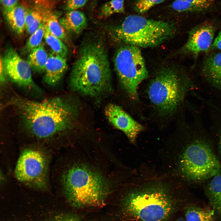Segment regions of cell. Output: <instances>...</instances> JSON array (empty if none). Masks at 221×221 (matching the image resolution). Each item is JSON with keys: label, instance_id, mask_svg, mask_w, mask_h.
Here are the masks:
<instances>
[{"label": "cell", "instance_id": "cell-1", "mask_svg": "<svg viewBox=\"0 0 221 221\" xmlns=\"http://www.w3.org/2000/svg\"><path fill=\"white\" fill-rule=\"evenodd\" d=\"M90 158L73 157L65 164L60 175L61 189L76 207L101 205L115 189V180L109 172Z\"/></svg>", "mask_w": 221, "mask_h": 221}, {"label": "cell", "instance_id": "cell-2", "mask_svg": "<svg viewBox=\"0 0 221 221\" xmlns=\"http://www.w3.org/2000/svg\"><path fill=\"white\" fill-rule=\"evenodd\" d=\"M8 104L19 111L27 134L46 143L56 141L69 130L76 116L74 106L61 97L38 102L15 95Z\"/></svg>", "mask_w": 221, "mask_h": 221}, {"label": "cell", "instance_id": "cell-3", "mask_svg": "<svg viewBox=\"0 0 221 221\" xmlns=\"http://www.w3.org/2000/svg\"><path fill=\"white\" fill-rule=\"evenodd\" d=\"M70 86L74 91L96 97L112 91L111 76L103 42L92 38L83 42L71 70Z\"/></svg>", "mask_w": 221, "mask_h": 221}, {"label": "cell", "instance_id": "cell-4", "mask_svg": "<svg viewBox=\"0 0 221 221\" xmlns=\"http://www.w3.org/2000/svg\"><path fill=\"white\" fill-rule=\"evenodd\" d=\"M168 189L154 184L129 192L123 200L126 214L134 221H165L177 208Z\"/></svg>", "mask_w": 221, "mask_h": 221}, {"label": "cell", "instance_id": "cell-5", "mask_svg": "<svg viewBox=\"0 0 221 221\" xmlns=\"http://www.w3.org/2000/svg\"><path fill=\"white\" fill-rule=\"evenodd\" d=\"M191 83L186 76L175 68L165 67L157 72L148 91L150 101L160 116L169 117L175 113Z\"/></svg>", "mask_w": 221, "mask_h": 221}, {"label": "cell", "instance_id": "cell-6", "mask_svg": "<svg viewBox=\"0 0 221 221\" xmlns=\"http://www.w3.org/2000/svg\"><path fill=\"white\" fill-rule=\"evenodd\" d=\"M176 29L172 22L147 19L137 15L127 17L113 30L117 40L138 47L157 46L175 34Z\"/></svg>", "mask_w": 221, "mask_h": 221}, {"label": "cell", "instance_id": "cell-7", "mask_svg": "<svg viewBox=\"0 0 221 221\" xmlns=\"http://www.w3.org/2000/svg\"><path fill=\"white\" fill-rule=\"evenodd\" d=\"M179 167L184 176L194 181L212 178L221 169L210 145L199 137L193 139L185 146L180 156Z\"/></svg>", "mask_w": 221, "mask_h": 221}, {"label": "cell", "instance_id": "cell-8", "mask_svg": "<svg viewBox=\"0 0 221 221\" xmlns=\"http://www.w3.org/2000/svg\"><path fill=\"white\" fill-rule=\"evenodd\" d=\"M114 63L123 87L131 98L136 99L138 85L148 76L145 62L138 47L130 45L121 47L116 53Z\"/></svg>", "mask_w": 221, "mask_h": 221}, {"label": "cell", "instance_id": "cell-9", "mask_svg": "<svg viewBox=\"0 0 221 221\" xmlns=\"http://www.w3.org/2000/svg\"><path fill=\"white\" fill-rule=\"evenodd\" d=\"M49 155L39 147H28L21 153L15 169L17 180L30 188L44 190L48 187Z\"/></svg>", "mask_w": 221, "mask_h": 221}, {"label": "cell", "instance_id": "cell-10", "mask_svg": "<svg viewBox=\"0 0 221 221\" xmlns=\"http://www.w3.org/2000/svg\"><path fill=\"white\" fill-rule=\"evenodd\" d=\"M6 76L18 85L41 91L33 80L31 68L12 47L9 48L2 58Z\"/></svg>", "mask_w": 221, "mask_h": 221}, {"label": "cell", "instance_id": "cell-11", "mask_svg": "<svg viewBox=\"0 0 221 221\" xmlns=\"http://www.w3.org/2000/svg\"><path fill=\"white\" fill-rule=\"evenodd\" d=\"M216 28L214 24L204 22L190 30L188 40L182 48L184 53L190 54L196 58L202 52L210 49Z\"/></svg>", "mask_w": 221, "mask_h": 221}, {"label": "cell", "instance_id": "cell-12", "mask_svg": "<svg viewBox=\"0 0 221 221\" xmlns=\"http://www.w3.org/2000/svg\"><path fill=\"white\" fill-rule=\"evenodd\" d=\"M105 115L115 127L123 131L132 142L143 129V126L134 120L120 107L110 104L105 109Z\"/></svg>", "mask_w": 221, "mask_h": 221}, {"label": "cell", "instance_id": "cell-13", "mask_svg": "<svg viewBox=\"0 0 221 221\" xmlns=\"http://www.w3.org/2000/svg\"><path fill=\"white\" fill-rule=\"evenodd\" d=\"M201 72L209 83L221 91V52H213L206 57L202 64Z\"/></svg>", "mask_w": 221, "mask_h": 221}, {"label": "cell", "instance_id": "cell-14", "mask_svg": "<svg viewBox=\"0 0 221 221\" xmlns=\"http://www.w3.org/2000/svg\"><path fill=\"white\" fill-rule=\"evenodd\" d=\"M68 68L66 58L53 52L48 57L44 76L48 84L54 86L60 80Z\"/></svg>", "mask_w": 221, "mask_h": 221}, {"label": "cell", "instance_id": "cell-15", "mask_svg": "<svg viewBox=\"0 0 221 221\" xmlns=\"http://www.w3.org/2000/svg\"><path fill=\"white\" fill-rule=\"evenodd\" d=\"M59 21L66 31L76 34L80 33L87 24L84 14L76 10L68 11Z\"/></svg>", "mask_w": 221, "mask_h": 221}, {"label": "cell", "instance_id": "cell-16", "mask_svg": "<svg viewBox=\"0 0 221 221\" xmlns=\"http://www.w3.org/2000/svg\"><path fill=\"white\" fill-rule=\"evenodd\" d=\"M26 10L23 6L18 4L12 8L3 10L4 15L7 23L17 34H21L25 29Z\"/></svg>", "mask_w": 221, "mask_h": 221}, {"label": "cell", "instance_id": "cell-17", "mask_svg": "<svg viewBox=\"0 0 221 221\" xmlns=\"http://www.w3.org/2000/svg\"><path fill=\"white\" fill-rule=\"evenodd\" d=\"M206 194L211 209L221 221V175L214 176L208 184Z\"/></svg>", "mask_w": 221, "mask_h": 221}, {"label": "cell", "instance_id": "cell-18", "mask_svg": "<svg viewBox=\"0 0 221 221\" xmlns=\"http://www.w3.org/2000/svg\"><path fill=\"white\" fill-rule=\"evenodd\" d=\"M186 221H217L214 211L194 205L187 206L185 209Z\"/></svg>", "mask_w": 221, "mask_h": 221}, {"label": "cell", "instance_id": "cell-19", "mask_svg": "<svg viewBox=\"0 0 221 221\" xmlns=\"http://www.w3.org/2000/svg\"><path fill=\"white\" fill-rule=\"evenodd\" d=\"M48 57L43 45L41 44L29 52L27 61L33 71L42 73L45 71Z\"/></svg>", "mask_w": 221, "mask_h": 221}, {"label": "cell", "instance_id": "cell-20", "mask_svg": "<svg viewBox=\"0 0 221 221\" xmlns=\"http://www.w3.org/2000/svg\"><path fill=\"white\" fill-rule=\"evenodd\" d=\"M43 22L53 35L61 40L66 39V31L60 24L57 16L49 11L44 12Z\"/></svg>", "mask_w": 221, "mask_h": 221}, {"label": "cell", "instance_id": "cell-21", "mask_svg": "<svg viewBox=\"0 0 221 221\" xmlns=\"http://www.w3.org/2000/svg\"><path fill=\"white\" fill-rule=\"evenodd\" d=\"M44 37L46 42L52 51L57 55L66 58L68 54V49L61 39L51 33L45 27Z\"/></svg>", "mask_w": 221, "mask_h": 221}, {"label": "cell", "instance_id": "cell-22", "mask_svg": "<svg viewBox=\"0 0 221 221\" xmlns=\"http://www.w3.org/2000/svg\"><path fill=\"white\" fill-rule=\"evenodd\" d=\"M124 0H110L106 2L101 7L100 15L103 17L109 16L116 13L124 11Z\"/></svg>", "mask_w": 221, "mask_h": 221}, {"label": "cell", "instance_id": "cell-23", "mask_svg": "<svg viewBox=\"0 0 221 221\" xmlns=\"http://www.w3.org/2000/svg\"><path fill=\"white\" fill-rule=\"evenodd\" d=\"M45 32V26L43 22L37 30L31 34L28 39L25 48L26 52H29L41 45Z\"/></svg>", "mask_w": 221, "mask_h": 221}, {"label": "cell", "instance_id": "cell-24", "mask_svg": "<svg viewBox=\"0 0 221 221\" xmlns=\"http://www.w3.org/2000/svg\"><path fill=\"white\" fill-rule=\"evenodd\" d=\"M172 7L179 12H198L205 10L201 6L182 0H175Z\"/></svg>", "mask_w": 221, "mask_h": 221}, {"label": "cell", "instance_id": "cell-25", "mask_svg": "<svg viewBox=\"0 0 221 221\" xmlns=\"http://www.w3.org/2000/svg\"><path fill=\"white\" fill-rule=\"evenodd\" d=\"M165 0H137L134 10L138 14L145 13L154 6L160 4Z\"/></svg>", "mask_w": 221, "mask_h": 221}, {"label": "cell", "instance_id": "cell-26", "mask_svg": "<svg viewBox=\"0 0 221 221\" xmlns=\"http://www.w3.org/2000/svg\"><path fill=\"white\" fill-rule=\"evenodd\" d=\"M44 12L39 14L25 29L27 33L32 34L38 28L43 21Z\"/></svg>", "mask_w": 221, "mask_h": 221}, {"label": "cell", "instance_id": "cell-27", "mask_svg": "<svg viewBox=\"0 0 221 221\" xmlns=\"http://www.w3.org/2000/svg\"><path fill=\"white\" fill-rule=\"evenodd\" d=\"M88 0H67L66 9L68 11L76 10L83 6Z\"/></svg>", "mask_w": 221, "mask_h": 221}, {"label": "cell", "instance_id": "cell-28", "mask_svg": "<svg viewBox=\"0 0 221 221\" xmlns=\"http://www.w3.org/2000/svg\"><path fill=\"white\" fill-rule=\"evenodd\" d=\"M41 13V11L36 10H26L25 19V29L32 21Z\"/></svg>", "mask_w": 221, "mask_h": 221}, {"label": "cell", "instance_id": "cell-29", "mask_svg": "<svg viewBox=\"0 0 221 221\" xmlns=\"http://www.w3.org/2000/svg\"><path fill=\"white\" fill-rule=\"evenodd\" d=\"M201 6L205 10L209 7L213 3L214 0H182Z\"/></svg>", "mask_w": 221, "mask_h": 221}, {"label": "cell", "instance_id": "cell-30", "mask_svg": "<svg viewBox=\"0 0 221 221\" xmlns=\"http://www.w3.org/2000/svg\"><path fill=\"white\" fill-rule=\"evenodd\" d=\"M19 0H0L3 9L6 10L12 8L18 4Z\"/></svg>", "mask_w": 221, "mask_h": 221}, {"label": "cell", "instance_id": "cell-31", "mask_svg": "<svg viewBox=\"0 0 221 221\" xmlns=\"http://www.w3.org/2000/svg\"><path fill=\"white\" fill-rule=\"evenodd\" d=\"M214 49L221 50V31L219 32L213 42L210 50Z\"/></svg>", "mask_w": 221, "mask_h": 221}, {"label": "cell", "instance_id": "cell-32", "mask_svg": "<svg viewBox=\"0 0 221 221\" xmlns=\"http://www.w3.org/2000/svg\"><path fill=\"white\" fill-rule=\"evenodd\" d=\"M54 221H80L79 218L74 215H67L58 218Z\"/></svg>", "mask_w": 221, "mask_h": 221}, {"label": "cell", "instance_id": "cell-33", "mask_svg": "<svg viewBox=\"0 0 221 221\" xmlns=\"http://www.w3.org/2000/svg\"><path fill=\"white\" fill-rule=\"evenodd\" d=\"M0 79L1 82L3 83L6 80V78L7 77L6 75L5 70L3 66L2 58L1 57L0 59Z\"/></svg>", "mask_w": 221, "mask_h": 221}, {"label": "cell", "instance_id": "cell-34", "mask_svg": "<svg viewBox=\"0 0 221 221\" xmlns=\"http://www.w3.org/2000/svg\"><path fill=\"white\" fill-rule=\"evenodd\" d=\"M220 125L218 130V137L219 149L221 154V124Z\"/></svg>", "mask_w": 221, "mask_h": 221}, {"label": "cell", "instance_id": "cell-35", "mask_svg": "<svg viewBox=\"0 0 221 221\" xmlns=\"http://www.w3.org/2000/svg\"><path fill=\"white\" fill-rule=\"evenodd\" d=\"M175 221H186L185 219H184L182 217H180L177 219Z\"/></svg>", "mask_w": 221, "mask_h": 221}]
</instances>
